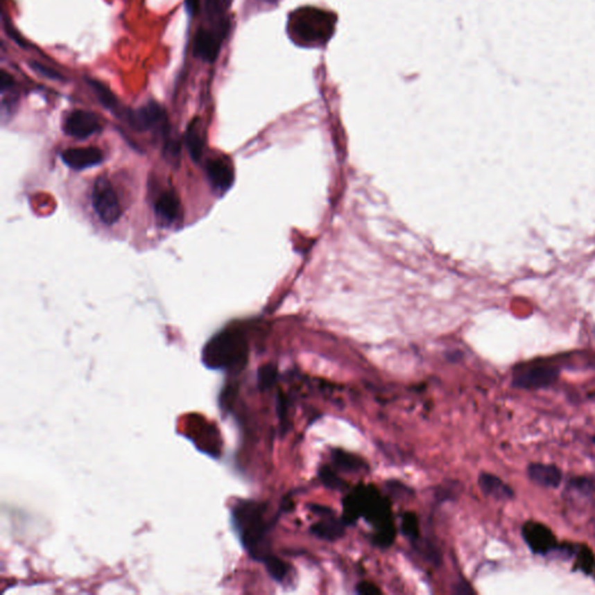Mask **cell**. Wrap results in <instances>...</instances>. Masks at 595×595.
Segmentation results:
<instances>
[{
	"label": "cell",
	"instance_id": "1",
	"mask_svg": "<svg viewBox=\"0 0 595 595\" xmlns=\"http://www.w3.org/2000/svg\"><path fill=\"white\" fill-rule=\"evenodd\" d=\"M359 517H364L374 528L373 541L378 546L388 548L395 542L397 531L391 506L372 485H359L343 500L342 519L345 524H354Z\"/></svg>",
	"mask_w": 595,
	"mask_h": 595
},
{
	"label": "cell",
	"instance_id": "2",
	"mask_svg": "<svg viewBox=\"0 0 595 595\" xmlns=\"http://www.w3.org/2000/svg\"><path fill=\"white\" fill-rule=\"evenodd\" d=\"M234 531L248 555L264 563L271 555L269 535L273 520L266 517V505L255 500H237L230 509Z\"/></svg>",
	"mask_w": 595,
	"mask_h": 595
},
{
	"label": "cell",
	"instance_id": "3",
	"mask_svg": "<svg viewBox=\"0 0 595 595\" xmlns=\"http://www.w3.org/2000/svg\"><path fill=\"white\" fill-rule=\"evenodd\" d=\"M336 21V15L331 12L306 6L291 13L287 33L298 46L321 47L333 36Z\"/></svg>",
	"mask_w": 595,
	"mask_h": 595
},
{
	"label": "cell",
	"instance_id": "4",
	"mask_svg": "<svg viewBox=\"0 0 595 595\" xmlns=\"http://www.w3.org/2000/svg\"><path fill=\"white\" fill-rule=\"evenodd\" d=\"M249 357V347L243 334L239 330H223L212 337L202 350V363L206 368L225 372H241Z\"/></svg>",
	"mask_w": 595,
	"mask_h": 595
},
{
	"label": "cell",
	"instance_id": "5",
	"mask_svg": "<svg viewBox=\"0 0 595 595\" xmlns=\"http://www.w3.org/2000/svg\"><path fill=\"white\" fill-rule=\"evenodd\" d=\"M92 205L99 219L105 225H114L121 216L118 196L106 176L98 177L92 190Z\"/></svg>",
	"mask_w": 595,
	"mask_h": 595
},
{
	"label": "cell",
	"instance_id": "6",
	"mask_svg": "<svg viewBox=\"0 0 595 595\" xmlns=\"http://www.w3.org/2000/svg\"><path fill=\"white\" fill-rule=\"evenodd\" d=\"M126 118L134 130L141 132L154 130L168 137V117L164 108L157 103L151 101L137 108V111L128 112Z\"/></svg>",
	"mask_w": 595,
	"mask_h": 595
},
{
	"label": "cell",
	"instance_id": "7",
	"mask_svg": "<svg viewBox=\"0 0 595 595\" xmlns=\"http://www.w3.org/2000/svg\"><path fill=\"white\" fill-rule=\"evenodd\" d=\"M560 369L556 366L536 365L517 371L512 379L513 388L520 390H540L556 383Z\"/></svg>",
	"mask_w": 595,
	"mask_h": 595
},
{
	"label": "cell",
	"instance_id": "8",
	"mask_svg": "<svg viewBox=\"0 0 595 595\" xmlns=\"http://www.w3.org/2000/svg\"><path fill=\"white\" fill-rule=\"evenodd\" d=\"M101 122L97 115L91 112L75 111L65 119L63 130L69 137H75L78 140H84L101 130Z\"/></svg>",
	"mask_w": 595,
	"mask_h": 595
},
{
	"label": "cell",
	"instance_id": "9",
	"mask_svg": "<svg viewBox=\"0 0 595 595\" xmlns=\"http://www.w3.org/2000/svg\"><path fill=\"white\" fill-rule=\"evenodd\" d=\"M223 39H225L223 32L205 28L199 29L194 40V55L208 63L216 62L221 49Z\"/></svg>",
	"mask_w": 595,
	"mask_h": 595
},
{
	"label": "cell",
	"instance_id": "10",
	"mask_svg": "<svg viewBox=\"0 0 595 595\" xmlns=\"http://www.w3.org/2000/svg\"><path fill=\"white\" fill-rule=\"evenodd\" d=\"M103 158L104 156L101 149L94 147L70 148L62 153V159L65 164L76 170H83V169L99 165Z\"/></svg>",
	"mask_w": 595,
	"mask_h": 595
},
{
	"label": "cell",
	"instance_id": "11",
	"mask_svg": "<svg viewBox=\"0 0 595 595\" xmlns=\"http://www.w3.org/2000/svg\"><path fill=\"white\" fill-rule=\"evenodd\" d=\"M206 175L213 189L219 192H226L233 185V166L225 158H216L208 162Z\"/></svg>",
	"mask_w": 595,
	"mask_h": 595
},
{
	"label": "cell",
	"instance_id": "12",
	"mask_svg": "<svg viewBox=\"0 0 595 595\" xmlns=\"http://www.w3.org/2000/svg\"><path fill=\"white\" fill-rule=\"evenodd\" d=\"M522 534L531 550L537 553H546L555 543L550 531L542 524L529 522L524 526Z\"/></svg>",
	"mask_w": 595,
	"mask_h": 595
},
{
	"label": "cell",
	"instance_id": "13",
	"mask_svg": "<svg viewBox=\"0 0 595 595\" xmlns=\"http://www.w3.org/2000/svg\"><path fill=\"white\" fill-rule=\"evenodd\" d=\"M528 477L535 484L546 488H556L560 485L563 474L557 466L535 463L528 466Z\"/></svg>",
	"mask_w": 595,
	"mask_h": 595
},
{
	"label": "cell",
	"instance_id": "14",
	"mask_svg": "<svg viewBox=\"0 0 595 595\" xmlns=\"http://www.w3.org/2000/svg\"><path fill=\"white\" fill-rule=\"evenodd\" d=\"M345 526L343 519H338L333 513L321 517V520L311 527V533L321 540L336 541L345 535Z\"/></svg>",
	"mask_w": 595,
	"mask_h": 595
},
{
	"label": "cell",
	"instance_id": "15",
	"mask_svg": "<svg viewBox=\"0 0 595 595\" xmlns=\"http://www.w3.org/2000/svg\"><path fill=\"white\" fill-rule=\"evenodd\" d=\"M180 201L173 191H166L155 202V212L163 223H173L180 218Z\"/></svg>",
	"mask_w": 595,
	"mask_h": 595
},
{
	"label": "cell",
	"instance_id": "16",
	"mask_svg": "<svg viewBox=\"0 0 595 595\" xmlns=\"http://www.w3.org/2000/svg\"><path fill=\"white\" fill-rule=\"evenodd\" d=\"M478 483H479L481 492L485 495L491 497V498L499 500V501L510 500L514 497L513 490L494 474H481L479 476V479H478Z\"/></svg>",
	"mask_w": 595,
	"mask_h": 595
},
{
	"label": "cell",
	"instance_id": "17",
	"mask_svg": "<svg viewBox=\"0 0 595 595\" xmlns=\"http://www.w3.org/2000/svg\"><path fill=\"white\" fill-rule=\"evenodd\" d=\"M185 144L192 159L194 162L200 161L205 144L204 128L201 125L200 119H194L187 127V133H185Z\"/></svg>",
	"mask_w": 595,
	"mask_h": 595
},
{
	"label": "cell",
	"instance_id": "18",
	"mask_svg": "<svg viewBox=\"0 0 595 595\" xmlns=\"http://www.w3.org/2000/svg\"><path fill=\"white\" fill-rule=\"evenodd\" d=\"M331 459H333L334 465L343 472L359 474V472H362V471L368 469V464L364 459L361 458L359 456L352 455L350 452L340 450V449L333 450Z\"/></svg>",
	"mask_w": 595,
	"mask_h": 595
},
{
	"label": "cell",
	"instance_id": "19",
	"mask_svg": "<svg viewBox=\"0 0 595 595\" xmlns=\"http://www.w3.org/2000/svg\"><path fill=\"white\" fill-rule=\"evenodd\" d=\"M87 82L90 85L91 89L94 90L96 96H97L98 101H101V104L105 108H107L110 111L113 112L118 108V99H117L113 92L105 84L98 82L96 79L91 78H87Z\"/></svg>",
	"mask_w": 595,
	"mask_h": 595
},
{
	"label": "cell",
	"instance_id": "20",
	"mask_svg": "<svg viewBox=\"0 0 595 595\" xmlns=\"http://www.w3.org/2000/svg\"><path fill=\"white\" fill-rule=\"evenodd\" d=\"M278 369L275 364H264L261 366L257 372V388L259 391H268L273 388L277 383Z\"/></svg>",
	"mask_w": 595,
	"mask_h": 595
},
{
	"label": "cell",
	"instance_id": "21",
	"mask_svg": "<svg viewBox=\"0 0 595 595\" xmlns=\"http://www.w3.org/2000/svg\"><path fill=\"white\" fill-rule=\"evenodd\" d=\"M263 564L266 565L268 574L278 583L285 580V578L288 574V570H290L287 564L275 555H271Z\"/></svg>",
	"mask_w": 595,
	"mask_h": 595
},
{
	"label": "cell",
	"instance_id": "22",
	"mask_svg": "<svg viewBox=\"0 0 595 595\" xmlns=\"http://www.w3.org/2000/svg\"><path fill=\"white\" fill-rule=\"evenodd\" d=\"M402 531L406 537L409 538L411 541H417L419 540V519L416 517L415 513L406 512V513L402 514Z\"/></svg>",
	"mask_w": 595,
	"mask_h": 595
},
{
	"label": "cell",
	"instance_id": "23",
	"mask_svg": "<svg viewBox=\"0 0 595 595\" xmlns=\"http://www.w3.org/2000/svg\"><path fill=\"white\" fill-rule=\"evenodd\" d=\"M320 479L322 481L323 485L330 490L335 491H341L345 488V481H342L341 478L338 477L333 469H330L329 466H322L319 472Z\"/></svg>",
	"mask_w": 595,
	"mask_h": 595
},
{
	"label": "cell",
	"instance_id": "24",
	"mask_svg": "<svg viewBox=\"0 0 595 595\" xmlns=\"http://www.w3.org/2000/svg\"><path fill=\"white\" fill-rule=\"evenodd\" d=\"M29 67L32 68L33 71H35L39 75L44 76L46 78L53 79V80H64L63 76L58 74L54 69L49 68L47 65H42L37 62H29Z\"/></svg>",
	"mask_w": 595,
	"mask_h": 595
},
{
	"label": "cell",
	"instance_id": "25",
	"mask_svg": "<svg viewBox=\"0 0 595 595\" xmlns=\"http://www.w3.org/2000/svg\"><path fill=\"white\" fill-rule=\"evenodd\" d=\"M277 413L279 416L282 428L286 429L287 420H288V402H287L286 395H283L282 392H279L277 397Z\"/></svg>",
	"mask_w": 595,
	"mask_h": 595
},
{
	"label": "cell",
	"instance_id": "26",
	"mask_svg": "<svg viewBox=\"0 0 595 595\" xmlns=\"http://www.w3.org/2000/svg\"><path fill=\"white\" fill-rule=\"evenodd\" d=\"M164 154L168 156L169 161H180V144L177 139H168L165 142Z\"/></svg>",
	"mask_w": 595,
	"mask_h": 595
},
{
	"label": "cell",
	"instance_id": "27",
	"mask_svg": "<svg viewBox=\"0 0 595 595\" xmlns=\"http://www.w3.org/2000/svg\"><path fill=\"white\" fill-rule=\"evenodd\" d=\"M357 592L362 595H379L381 594L379 587L370 581H362L357 585Z\"/></svg>",
	"mask_w": 595,
	"mask_h": 595
},
{
	"label": "cell",
	"instance_id": "28",
	"mask_svg": "<svg viewBox=\"0 0 595 595\" xmlns=\"http://www.w3.org/2000/svg\"><path fill=\"white\" fill-rule=\"evenodd\" d=\"M0 84H1V92L4 94L5 91L10 90L15 85V79L12 78L11 76L6 74V72H3V75H1V79H0Z\"/></svg>",
	"mask_w": 595,
	"mask_h": 595
},
{
	"label": "cell",
	"instance_id": "29",
	"mask_svg": "<svg viewBox=\"0 0 595 595\" xmlns=\"http://www.w3.org/2000/svg\"><path fill=\"white\" fill-rule=\"evenodd\" d=\"M185 6H187V12L190 15H193V13L198 11L199 0H185Z\"/></svg>",
	"mask_w": 595,
	"mask_h": 595
},
{
	"label": "cell",
	"instance_id": "30",
	"mask_svg": "<svg viewBox=\"0 0 595 595\" xmlns=\"http://www.w3.org/2000/svg\"><path fill=\"white\" fill-rule=\"evenodd\" d=\"M266 1H268V3H275L276 0H266Z\"/></svg>",
	"mask_w": 595,
	"mask_h": 595
},
{
	"label": "cell",
	"instance_id": "31",
	"mask_svg": "<svg viewBox=\"0 0 595 595\" xmlns=\"http://www.w3.org/2000/svg\"><path fill=\"white\" fill-rule=\"evenodd\" d=\"M593 442H594V443H595V436H594V438H593Z\"/></svg>",
	"mask_w": 595,
	"mask_h": 595
}]
</instances>
